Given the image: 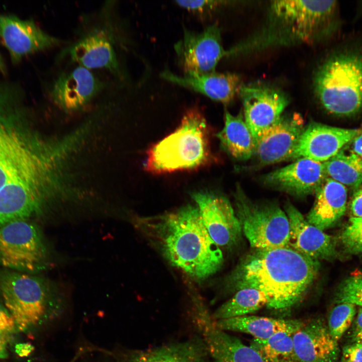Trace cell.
I'll return each instance as SVG.
<instances>
[{
    "label": "cell",
    "instance_id": "obj_1",
    "mask_svg": "<svg viewBox=\"0 0 362 362\" xmlns=\"http://www.w3.org/2000/svg\"><path fill=\"white\" fill-rule=\"evenodd\" d=\"M32 117L26 96L0 84V226L75 201L81 192L78 136L46 134Z\"/></svg>",
    "mask_w": 362,
    "mask_h": 362
},
{
    "label": "cell",
    "instance_id": "obj_2",
    "mask_svg": "<svg viewBox=\"0 0 362 362\" xmlns=\"http://www.w3.org/2000/svg\"><path fill=\"white\" fill-rule=\"evenodd\" d=\"M135 222L166 260L194 279L204 280L221 268L222 251L210 237L197 206L139 218Z\"/></svg>",
    "mask_w": 362,
    "mask_h": 362
},
{
    "label": "cell",
    "instance_id": "obj_3",
    "mask_svg": "<svg viewBox=\"0 0 362 362\" xmlns=\"http://www.w3.org/2000/svg\"><path fill=\"white\" fill-rule=\"evenodd\" d=\"M319 268V261L290 246L255 250L237 266L228 282L234 290H258L266 297L268 308L286 310L305 296Z\"/></svg>",
    "mask_w": 362,
    "mask_h": 362
},
{
    "label": "cell",
    "instance_id": "obj_4",
    "mask_svg": "<svg viewBox=\"0 0 362 362\" xmlns=\"http://www.w3.org/2000/svg\"><path fill=\"white\" fill-rule=\"evenodd\" d=\"M337 7L335 1H273L262 28L230 49L231 54L321 40L334 30Z\"/></svg>",
    "mask_w": 362,
    "mask_h": 362
},
{
    "label": "cell",
    "instance_id": "obj_5",
    "mask_svg": "<svg viewBox=\"0 0 362 362\" xmlns=\"http://www.w3.org/2000/svg\"><path fill=\"white\" fill-rule=\"evenodd\" d=\"M116 6L108 2L82 17L72 40L64 45L57 61L105 72L115 81L124 83L126 72L122 54L127 48V39Z\"/></svg>",
    "mask_w": 362,
    "mask_h": 362
},
{
    "label": "cell",
    "instance_id": "obj_6",
    "mask_svg": "<svg viewBox=\"0 0 362 362\" xmlns=\"http://www.w3.org/2000/svg\"><path fill=\"white\" fill-rule=\"evenodd\" d=\"M209 133L201 113L197 109L190 110L177 129L149 149L145 169L161 173L205 165L211 157Z\"/></svg>",
    "mask_w": 362,
    "mask_h": 362
},
{
    "label": "cell",
    "instance_id": "obj_7",
    "mask_svg": "<svg viewBox=\"0 0 362 362\" xmlns=\"http://www.w3.org/2000/svg\"><path fill=\"white\" fill-rule=\"evenodd\" d=\"M315 94L323 108L341 117L362 111V54L336 53L325 60L313 79Z\"/></svg>",
    "mask_w": 362,
    "mask_h": 362
},
{
    "label": "cell",
    "instance_id": "obj_8",
    "mask_svg": "<svg viewBox=\"0 0 362 362\" xmlns=\"http://www.w3.org/2000/svg\"><path fill=\"white\" fill-rule=\"evenodd\" d=\"M0 293L18 331L25 332L44 318L53 289L44 280L20 272H0Z\"/></svg>",
    "mask_w": 362,
    "mask_h": 362
},
{
    "label": "cell",
    "instance_id": "obj_9",
    "mask_svg": "<svg viewBox=\"0 0 362 362\" xmlns=\"http://www.w3.org/2000/svg\"><path fill=\"white\" fill-rule=\"evenodd\" d=\"M65 64L46 86L49 100L64 113L85 110L116 82L111 78L102 76L101 72L76 64Z\"/></svg>",
    "mask_w": 362,
    "mask_h": 362
},
{
    "label": "cell",
    "instance_id": "obj_10",
    "mask_svg": "<svg viewBox=\"0 0 362 362\" xmlns=\"http://www.w3.org/2000/svg\"><path fill=\"white\" fill-rule=\"evenodd\" d=\"M235 201L242 231L252 248L264 250L289 246L290 224L285 211L273 203H253L239 187Z\"/></svg>",
    "mask_w": 362,
    "mask_h": 362
},
{
    "label": "cell",
    "instance_id": "obj_11",
    "mask_svg": "<svg viewBox=\"0 0 362 362\" xmlns=\"http://www.w3.org/2000/svg\"><path fill=\"white\" fill-rule=\"evenodd\" d=\"M47 251L38 227L29 219L0 226V265L11 270L34 272L45 265Z\"/></svg>",
    "mask_w": 362,
    "mask_h": 362
},
{
    "label": "cell",
    "instance_id": "obj_12",
    "mask_svg": "<svg viewBox=\"0 0 362 362\" xmlns=\"http://www.w3.org/2000/svg\"><path fill=\"white\" fill-rule=\"evenodd\" d=\"M178 64L186 75L215 72L219 62L229 56L222 43L220 29L211 25L202 32L184 29L183 37L174 46Z\"/></svg>",
    "mask_w": 362,
    "mask_h": 362
},
{
    "label": "cell",
    "instance_id": "obj_13",
    "mask_svg": "<svg viewBox=\"0 0 362 362\" xmlns=\"http://www.w3.org/2000/svg\"><path fill=\"white\" fill-rule=\"evenodd\" d=\"M192 318L214 362H264L259 353L238 337L218 328L201 301L193 303Z\"/></svg>",
    "mask_w": 362,
    "mask_h": 362
},
{
    "label": "cell",
    "instance_id": "obj_14",
    "mask_svg": "<svg viewBox=\"0 0 362 362\" xmlns=\"http://www.w3.org/2000/svg\"><path fill=\"white\" fill-rule=\"evenodd\" d=\"M238 94L242 102L245 121L255 143L278 122L289 100L280 89L262 83H243Z\"/></svg>",
    "mask_w": 362,
    "mask_h": 362
},
{
    "label": "cell",
    "instance_id": "obj_15",
    "mask_svg": "<svg viewBox=\"0 0 362 362\" xmlns=\"http://www.w3.org/2000/svg\"><path fill=\"white\" fill-rule=\"evenodd\" d=\"M64 42L44 31L33 19L0 14V44L7 49L14 64L30 55L58 47Z\"/></svg>",
    "mask_w": 362,
    "mask_h": 362
},
{
    "label": "cell",
    "instance_id": "obj_16",
    "mask_svg": "<svg viewBox=\"0 0 362 362\" xmlns=\"http://www.w3.org/2000/svg\"><path fill=\"white\" fill-rule=\"evenodd\" d=\"M192 198L212 240L219 246H230L240 239V221L229 200L209 192H197Z\"/></svg>",
    "mask_w": 362,
    "mask_h": 362
},
{
    "label": "cell",
    "instance_id": "obj_17",
    "mask_svg": "<svg viewBox=\"0 0 362 362\" xmlns=\"http://www.w3.org/2000/svg\"><path fill=\"white\" fill-rule=\"evenodd\" d=\"M327 177L323 162L301 157L262 177L269 187L298 197L315 193Z\"/></svg>",
    "mask_w": 362,
    "mask_h": 362
},
{
    "label": "cell",
    "instance_id": "obj_18",
    "mask_svg": "<svg viewBox=\"0 0 362 362\" xmlns=\"http://www.w3.org/2000/svg\"><path fill=\"white\" fill-rule=\"evenodd\" d=\"M304 128L303 119L298 114L282 116L255 143L254 155L261 165L292 158Z\"/></svg>",
    "mask_w": 362,
    "mask_h": 362
},
{
    "label": "cell",
    "instance_id": "obj_19",
    "mask_svg": "<svg viewBox=\"0 0 362 362\" xmlns=\"http://www.w3.org/2000/svg\"><path fill=\"white\" fill-rule=\"evenodd\" d=\"M361 131L312 123L304 128L292 159L305 157L324 162L349 144Z\"/></svg>",
    "mask_w": 362,
    "mask_h": 362
},
{
    "label": "cell",
    "instance_id": "obj_20",
    "mask_svg": "<svg viewBox=\"0 0 362 362\" xmlns=\"http://www.w3.org/2000/svg\"><path fill=\"white\" fill-rule=\"evenodd\" d=\"M290 224L289 246L316 260H330L336 255L333 237L307 221L290 202L285 205Z\"/></svg>",
    "mask_w": 362,
    "mask_h": 362
},
{
    "label": "cell",
    "instance_id": "obj_21",
    "mask_svg": "<svg viewBox=\"0 0 362 362\" xmlns=\"http://www.w3.org/2000/svg\"><path fill=\"white\" fill-rule=\"evenodd\" d=\"M292 337L297 362H337V342L322 319L304 323Z\"/></svg>",
    "mask_w": 362,
    "mask_h": 362
},
{
    "label": "cell",
    "instance_id": "obj_22",
    "mask_svg": "<svg viewBox=\"0 0 362 362\" xmlns=\"http://www.w3.org/2000/svg\"><path fill=\"white\" fill-rule=\"evenodd\" d=\"M163 79L201 93L211 99L227 104L233 100L243 84L237 74L226 72L179 76L167 69L160 74Z\"/></svg>",
    "mask_w": 362,
    "mask_h": 362
},
{
    "label": "cell",
    "instance_id": "obj_23",
    "mask_svg": "<svg viewBox=\"0 0 362 362\" xmlns=\"http://www.w3.org/2000/svg\"><path fill=\"white\" fill-rule=\"evenodd\" d=\"M315 193L314 203L305 218L310 224L324 231L334 226L344 215L347 190L327 177Z\"/></svg>",
    "mask_w": 362,
    "mask_h": 362
},
{
    "label": "cell",
    "instance_id": "obj_24",
    "mask_svg": "<svg viewBox=\"0 0 362 362\" xmlns=\"http://www.w3.org/2000/svg\"><path fill=\"white\" fill-rule=\"evenodd\" d=\"M215 321L217 326L223 330L247 333L258 339H266L280 332L294 334L305 323L299 319L255 315H246Z\"/></svg>",
    "mask_w": 362,
    "mask_h": 362
},
{
    "label": "cell",
    "instance_id": "obj_25",
    "mask_svg": "<svg viewBox=\"0 0 362 362\" xmlns=\"http://www.w3.org/2000/svg\"><path fill=\"white\" fill-rule=\"evenodd\" d=\"M208 352L201 337L132 353L128 362H206Z\"/></svg>",
    "mask_w": 362,
    "mask_h": 362
},
{
    "label": "cell",
    "instance_id": "obj_26",
    "mask_svg": "<svg viewBox=\"0 0 362 362\" xmlns=\"http://www.w3.org/2000/svg\"><path fill=\"white\" fill-rule=\"evenodd\" d=\"M217 136L225 151L238 160L249 159L254 154V140L241 114L234 116L226 111L224 126Z\"/></svg>",
    "mask_w": 362,
    "mask_h": 362
},
{
    "label": "cell",
    "instance_id": "obj_27",
    "mask_svg": "<svg viewBox=\"0 0 362 362\" xmlns=\"http://www.w3.org/2000/svg\"><path fill=\"white\" fill-rule=\"evenodd\" d=\"M327 177L355 189L362 183V160L348 144L323 162Z\"/></svg>",
    "mask_w": 362,
    "mask_h": 362
},
{
    "label": "cell",
    "instance_id": "obj_28",
    "mask_svg": "<svg viewBox=\"0 0 362 362\" xmlns=\"http://www.w3.org/2000/svg\"><path fill=\"white\" fill-rule=\"evenodd\" d=\"M267 300L261 291L252 288L241 289L212 314L215 320L248 315L264 306Z\"/></svg>",
    "mask_w": 362,
    "mask_h": 362
},
{
    "label": "cell",
    "instance_id": "obj_29",
    "mask_svg": "<svg viewBox=\"0 0 362 362\" xmlns=\"http://www.w3.org/2000/svg\"><path fill=\"white\" fill-rule=\"evenodd\" d=\"M293 334L280 332L266 339L254 338L250 346L259 353L264 362H297Z\"/></svg>",
    "mask_w": 362,
    "mask_h": 362
},
{
    "label": "cell",
    "instance_id": "obj_30",
    "mask_svg": "<svg viewBox=\"0 0 362 362\" xmlns=\"http://www.w3.org/2000/svg\"><path fill=\"white\" fill-rule=\"evenodd\" d=\"M356 314L355 306L349 303H340L331 311L327 327L332 337L338 341L352 324Z\"/></svg>",
    "mask_w": 362,
    "mask_h": 362
},
{
    "label": "cell",
    "instance_id": "obj_31",
    "mask_svg": "<svg viewBox=\"0 0 362 362\" xmlns=\"http://www.w3.org/2000/svg\"><path fill=\"white\" fill-rule=\"evenodd\" d=\"M336 298L338 303H349L362 307V272L346 279L340 285Z\"/></svg>",
    "mask_w": 362,
    "mask_h": 362
},
{
    "label": "cell",
    "instance_id": "obj_32",
    "mask_svg": "<svg viewBox=\"0 0 362 362\" xmlns=\"http://www.w3.org/2000/svg\"><path fill=\"white\" fill-rule=\"evenodd\" d=\"M340 240L345 251L362 256V218L351 217L342 231Z\"/></svg>",
    "mask_w": 362,
    "mask_h": 362
},
{
    "label": "cell",
    "instance_id": "obj_33",
    "mask_svg": "<svg viewBox=\"0 0 362 362\" xmlns=\"http://www.w3.org/2000/svg\"><path fill=\"white\" fill-rule=\"evenodd\" d=\"M176 4L190 12L201 13L213 10L221 4L215 1H176Z\"/></svg>",
    "mask_w": 362,
    "mask_h": 362
},
{
    "label": "cell",
    "instance_id": "obj_34",
    "mask_svg": "<svg viewBox=\"0 0 362 362\" xmlns=\"http://www.w3.org/2000/svg\"><path fill=\"white\" fill-rule=\"evenodd\" d=\"M17 331L13 318L5 306L0 302V332L11 336Z\"/></svg>",
    "mask_w": 362,
    "mask_h": 362
},
{
    "label": "cell",
    "instance_id": "obj_35",
    "mask_svg": "<svg viewBox=\"0 0 362 362\" xmlns=\"http://www.w3.org/2000/svg\"><path fill=\"white\" fill-rule=\"evenodd\" d=\"M342 362H362V344L352 342L342 350Z\"/></svg>",
    "mask_w": 362,
    "mask_h": 362
},
{
    "label": "cell",
    "instance_id": "obj_36",
    "mask_svg": "<svg viewBox=\"0 0 362 362\" xmlns=\"http://www.w3.org/2000/svg\"><path fill=\"white\" fill-rule=\"evenodd\" d=\"M350 211L353 217L362 218V183L354 189L350 203Z\"/></svg>",
    "mask_w": 362,
    "mask_h": 362
},
{
    "label": "cell",
    "instance_id": "obj_37",
    "mask_svg": "<svg viewBox=\"0 0 362 362\" xmlns=\"http://www.w3.org/2000/svg\"><path fill=\"white\" fill-rule=\"evenodd\" d=\"M350 337L352 342L362 344V307L359 309L350 333Z\"/></svg>",
    "mask_w": 362,
    "mask_h": 362
},
{
    "label": "cell",
    "instance_id": "obj_38",
    "mask_svg": "<svg viewBox=\"0 0 362 362\" xmlns=\"http://www.w3.org/2000/svg\"><path fill=\"white\" fill-rule=\"evenodd\" d=\"M348 144L351 149L362 160V131L356 135Z\"/></svg>",
    "mask_w": 362,
    "mask_h": 362
},
{
    "label": "cell",
    "instance_id": "obj_39",
    "mask_svg": "<svg viewBox=\"0 0 362 362\" xmlns=\"http://www.w3.org/2000/svg\"><path fill=\"white\" fill-rule=\"evenodd\" d=\"M10 337L0 332V359L7 358L8 356V346Z\"/></svg>",
    "mask_w": 362,
    "mask_h": 362
},
{
    "label": "cell",
    "instance_id": "obj_40",
    "mask_svg": "<svg viewBox=\"0 0 362 362\" xmlns=\"http://www.w3.org/2000/svg\"><path fill=\"white\" fill-rule=\"evenodd\" d=\"M7 72L8 70L6 64L0 53V73L3 75H6L7 74Z\"/></svg>",
    "mask_w": 362,
    "mask_h": 362
}]
</instances>
